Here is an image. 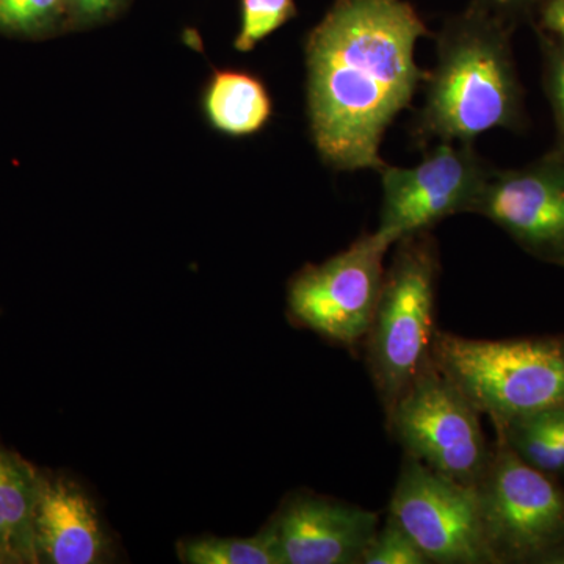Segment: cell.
<instances>
[{"label":"cell","mask_w":564,"mask_h":564,"mask_svg":"<svg viewBox=\"0 0 564 564\" xmlns=\"http://www.w3.org/2000/svg\"><path fill=\"white\" fill-rule=\"evenodd\" d=\"M494 426L522 462L543 474H564V444L544 432L529 415L494 423Z\"/></svg>","instance_id":"2e32d148"},{"label":"cell","mask_w":564,"mask_h":564,"mask_svg":"<svg viewBox=\"0 0 564 564\" xmlns=\"http://www.w3.org/2000/svg\"><path fill=\"white\" fill-rule=\"evenodd\" d=\"M380 514L313 492L288 497L263 527L280 564H361Z\"/></svg>","instance_id":"8fae6325"},{"label":"cell","mask_w":564,"mask_h":564,"mask_svg":"<svg viewBox=\"0 0 564 564\" xmlns=\"http://www.w3.org/2000/svg\"><path fill=\"white\" fill-rule=\"evenodd\" d=\"M392 245L377 231L362 234L339 254L310 265L289 288L293 321L344 347L362 343L384 281V256Z\"/></svg>","instance_id":"52a82bcc"},{"label":"cell","mask_w":564,"mask_h":564,"mask_svg":"<svg viewBox=\"0 0 564 564\" xmlns=\"http://www.w3.org/2000/svg\"><path fill=\"white\" fill-rule=\"evenodd\" d=\"M426 35L404 0H336L315 25L306 41L307 109L326 165L384 169V133L429 76L415 62V44Z\"/></svg>","instance_id":"6da1fadb"},{"label":"cell","mask_w":564,"mask_h":564,"mask_svg":"<svg viewBox=\"0 0 564 564\" xmlns=\"http://www.w3.org/2000/svg\"><path fill=\"white\" fill-rule=\"evenodd\" d=\"M524 417V415H522ZM544 432L551 433L564 444V404L529 415Z\"/></svg>","instance_id":"cb8c5ba5"},{"label":"cell","mask_w":564,"mask_h":564,"mask_svg":"<svg viewBox=\"0 0 564 564\" xmlns=\"http://www.w3.org/2000/svg\"><path fill=\"white\" fill-rule=\"evenodd\" d=\"M33 532L39 563L99 564L109 560V538L95 503L66 475L40 470Z\"/></svg>","instance_id":"7c38bea8"},{"label":"cell","mask_w":564,"mask_h":564,"mask_svg":"<svg viewBox=\"0 0 564 564\" xmlns=\"http://www.w3.org/2000/svg\"><path fill=\"white\" fill-rule=\"evenodd\" d=\"M63 25L65 0H0V33L41 39Z\"/></svg>","instance_id":"e0dca14e"},{"label":"cell","mask_w":564,"mask_h":564,"mask_svg":"<svg viewBox=\"0 0 564 564\" xmlns=\"http://www.w3.org/2000/svg\"><path fill=\"white\" fill-rule=\"evenodd\" d=\"M497 563H540L564 543V492L522 462L497 433L484 477L475 486Z\"/></svg>","instance_id":"8992f818"},{"label":"cell","mask_w":564,"mask_h":564,"mask_svg":"<svg viewBox=\"0 0 564 564\" xmlns=\"http://www.w3.org/2000/svg\"><path fill=\"white\" fill-rule=\"evenodd\" d=\"M207 117L215 129L234 137L252 135L272 117L269 90L243 70H218L206 93Z\"/></svg>","instance_id":"5bb4252c"},{"label":"cell","mask_w":564,"mask_h":564,"mask_svg":"<svg viewBox=\"0 0 564 564\" xmlns=\"http://www.w3.org/2000/svg\"><path fill=\"white\" fill-rule=\"evenodd\" d=\"M389 514L434 564H496L475 486L458 484L404 455Z\"/></svg>","instance_id":"ba28073f"},{"label":"cell","mask_w":564,"mask_h":564,"mask_svg":"<svg viewBox=\"0 0 564 564\" xmlns=\"http://www.w3.org/2000/svg\"><path fill=\"white\" fill-rule=\"evenodd\" d=\"M66 25H91L109 20L124 0H65Z\"/></svg>","instance_id":"44dd1931"},{"label":"cell","mask_w":564,"mask_h":564,"mask_svg":"<svg viewBox=\"0 0 564 564\" xmlns=\"http://www.w3.org/2000/svg\"><path fill=\"white\" fill-rule=\"evenodd\" d=\"M432 361L492 423L564 404L560 337L484 340L436 329Z\"/></svg>","instance_id":"277c9868"},{"label":"cell","mask_w":564,"mask_h":564,"mask_svg":"<svg viewBox=\"0 0 564 564\" xmlns=\"http://www.w3.org/2000/svg\"><path fill=\"white\" fill-rule=\"evenodd\" d=\"M478 6L491 11L497 17L507 20L508 17H518V14L532 13L538 9L541 0H478Z\"/></svg>","instance_id":"603a6c76"},{"label":"cell","mask_w":564,"mask_h":564,"mask_svg":"<svg viewBox=\"0 0 564 564\" xmlns=\"http://www.w3.org/2000/svg\"><path fill=\"white\" fill-rule=\"evenodd\" d=\"M540 29L564 50V0H541L538 6Z\"/></svg>","instance_id":"7402d4cb"},{"label":"cell","mask_w":564,"mask_h":564,"mask_svg":"<svg viewBox=\"0 0 564 564\" xmlns=\"http://www.w3.org/2000/svg\"><path fill=\"white\" fill-rule=\"evenodd\" d=\"M491 172L473 143L454 147L445 141L411 169L386 165L380 172L383 207L377 232L395 245L452 215L473 214Z\"/></svg>","instance_id":"9c48e42d"},{"label":"cell","mask_w":564,"mask_h":564,"mask_svg":"<svg viewBox=\"0 0 564 564\" xmlns=\"http://www.w3.org/2000/svg\"><path fill=\"white\" fill-rule=\"evenodd\" d=\"M415 121L419 141L473 143L492 129L522 124V88L503 18L470 7L445 24Z\"/></svg>","instance_id":"7a4b0ae2"},{"label":"cell","mask_w":564,"mask_h":564,"mask_svg":"<svg viewBox=\"0 0 564 564\" xmlns=\"http://www.w3.org/2000/svg\"><path fill=\"white\" fill-rule=\"evenodd\" d=\"M361 564H432L402 524L388 513L367 547Z\"/></svg>","instance_id":"d6986e66"},{"label":"cell","mask_w":564,"mask_h":564,"mask_svg":"<svg viewBox=\"0 0 564 564\" xmlns=\"http://www.w3.org/2000/svg\"><path fill=\"white\" fill-rule=\"evenodd\" d=\"M541 46L544 54V85L549 102L554 111L556 128V150L564 152V50L541 32Z\"/></svg>","instance_id":"ffe728a7"},{"label":"cell","mask_w":564,"mask_h":564,"mask_svg":"<svg viewBox=\"0 0 564 564\" xmlns=\"http://www.w3.org/2000/svg\"><path fill=\"white\" fill-rule=\"evenodd\" d=\"M187 564H280L272 541L263 529L251 538H196L177 547Z\"/></svg>","instance_id":"9a60e30c"},{"label":"cell","mask_w":564,"mask_h":564,"mask_svg":"<svg viewBox=\"0 0 564 564\" xmlns=\"http://www.w3.org/2000/svg\"><path fill=\"white\" fill-rule=\"evenodd\" d=\"M473 214L534 258L564 267V152L555 148L522 169H492Z\"/></svg>","instance_id":"30bf717a"},{"label":"cell","mask_w":564,"mask_h":564,"mask_svg":"<svg viewBox=\"0 0 564 564\" xmlns=\"http://www.w3.org/2000/svg\"><path fill=\"white\" fill-rule=\"evenodd\" d=\"M296 17L295 0H242V28L236 50L250 52Z\"/></svg>","instance_id":"ac0fdd59"},{"label":"cell","mask_w":564,"mask_h":564,"mask_svg":"<svg viewBox=\"0 0 564 564\" xmlns=\"http://www.w3.org/2000/svg\"><path fill=\"white\" fill-rule=\"evenodd\" d=\"M40 469L0 444V564H36Z\"/></svg>","instance_id":"4fadbf2b"},{"label":"cell","mask_w":564,"mask_h":564,"mask_svg":"<svg viewBox=\"0 0 564 564\" xmlns=\"http://www.w3.org/2000/svg\"><path fill=\"white\" fill-rule=\"evenodd\" d=\"M540 563L564 564V543L560 544L558 547H555L554 551L549 552Z\"/></svg>","instance_id":"d4e9b609"},{"label":"cell","mask_w":564,"mask_h":564,"mask_svg":"<svg viewBox=\"0 0 564 564\" xmlns=\"http://www.w3.org/2000/svg\"><path fill=\"white\" fill-rule=\"evenodd\" d=\"M389 433L404 455L434 473L467 486L484 477L491 445L481 429L480 411L432 359L386 417Z\"/></svg>","instance_id":"5b68a950"},{"label":"cell","mask_w":564,"mask_h":564,"mask_svg":"<svg viewBox=\"0 0 564 564\" xmlns=\"http://www.w3.org/2000/svg\"><path fill=\"white\" fill-rule=\"evenodd\" d=\"M440 270V250L430 231L403 237L395 243L364 339L367 369L386 417L432 359Z\"/></svg>","instance_id":"3957f363"}]
</instances>
